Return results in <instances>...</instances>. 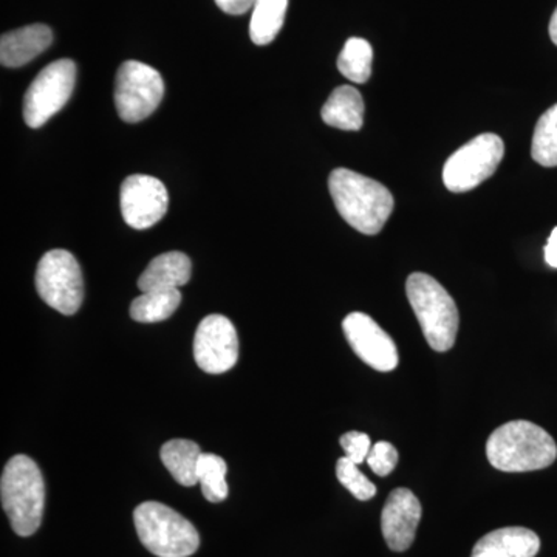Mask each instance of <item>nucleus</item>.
Returning <instances> with one entry per match:
<instances>
[{
	"mask_svg": "<svg viewBox=\"0 0 557 557\" xmlns=\"http://www.w3.org/2000/svg\"><path fill=\"white\" fill-rule=\"evenodd\" d=\"M193 274V263L185 252H164L149 263L138 278L141 293L153 289H180L188 284Z\"/></svg>",
	"mask_w": 557,
	"mask_h": 557,
	"instance_id": "16",
	"label": "nucleus"
},
{
	"mask_svg": "<svg viewBox=\"0 0 557 557\" xmlns=\"http://www.w3.org/2000/svg\"><path fill=\"white\" fill-rule=\"evenodd\" d=\"M336 478L358 500L364 502L375 497L376 486L359 471L358 465L347 457L339 458L336 463Z\"/></svg>",
	"mask_w": 557,
	"mask_h": 557,
	"instance_id": "24",
	"label": "nucleus"
},
{
	"mask_svg": "<svg viewBox=\"0 0 557 557\" xmlns=\"http://www.w3.org/2000/svg\"><path fill=\"white\" fill-rule=\"evenodd\" d=\"M0 498L17 536H33L39 530L46 507V483L33 458H11L0 480Z\"/></svg>",
	"mask_w": 557,
	"mask_h": 557,
	"instance_id": "3",
	"label": "nucleus"
},
{
	"mask_svg": "<svg viewBox=\"0 0 557 557\" xmlns=\"http://www.w3.org/2000/svg\"><path fill=\"white\" fill-rule=\"evenodd\" d=\"M339 443L348 460L357 465H361L369 457L370 449H372L369 435L364 432H347L341 437Z\"/></svg>",
	"mask_w": 557,
	"mask_h": 557,
	"instance_id": "26",
	"label": "nucleus"
},
{
	"mask_svg": "<svg viewBox=\"0 0 557 557\" xmlns=\"http://www.w3.org/2000/svg\"><path fill=\"white\" fill-rule=\"evenodd\" d=\"M288 0H256L249 22V38L256 46H269L284 27Z\"/></svg>",
	"mask_w": 557,
	"mask_h": 557,
	"instance_id": "19",
	"label": "nucleus"
},
{
	"mask_svg": "<svg viewBox=\"0 0 557 557\" xmlns=\"http://www.w3.org/2000/svg\"><path fill=\"white\" fill-rule=\"evenodd\" d=\"M486 456L498 471H539L555 463L557 446L545 429L531 421L516 420L491 434Z\"/></svg>",
	"mask_w": 557,
	"mask_h": 557,
	"instance_id": "2",
	"label": "nucleus"
},
{
	"mask_svg": "<svg viewBox=\"0 0 557 557\" xmlns=\"http://www.w3.org/2000/svg\"><path fill=\"white\" fill-rule=\"evenodd\" d=\"M364 100L359 90L354 86H341L330 95L321 116L327 126L357 132L364 124Z\"/></svg>",
	"mask_w": 557,
	"mask_h": 557,
	"instance_id": "17",
	"label": "nucleus"
},
{
	"mask_svg": "<svg viewBox=\"0 0 557 557\" xmlns=\"http://www.w3.org/2000/svg\"><path fill=\"white\" fill-rule=\"evenodd\" d=\"M531 157L541 166H557V104L539 119L531 143Z\"/></svg>",
	"mask_w": 557,
	"mask_h": 557,
	"instance_id": "23",
	"label": "nucleus"
},
{
	"mask_svg": "<svg viewBox=\"0 0 557 557\" xmlns=\"http://www.w3.org/2000/svg\"><path fill=\"white\" fill-rule=\"evenodd\" d=\"M135 530L141 544L159 557H189L199 549L196 527L159 502H145L134 511Z\"/></svg>",
	"mask_w": 557,
	"mask_h": 557,
	"instance_id": "5",
	"label": "nucleus"
},
{
	"mask_svg": "<svg viewBox=\"0 0 557 557\" xmlns=\"http://www.w3.org/2000/svg\"><path fill=\"white\" fill-rule=\"evenodd\" d=\"M197 366L211 375L228 372L239 359V338L233 322L222 314H209L194 338Z\"/></svg>",
	"mask_w": 557,
	"mask_h": 557,
	"instance_id": "10",
	"label": "nucleus"
},
{
	"mask_svg": "<svg viewBox=\"0 0 557 557\" xmlns=\"http://www.w3.org/2000/svg\"><path fill=\"white\" fill-rule=\"evenodd\" d=\"M329 189L341 218L359 233L375 236L384 228L394 211V196L376 180L358 172L335 170L330 174Z\"/></svg>",
	"mask_w": 557,
	"mask_h": 557,
	"instance_id": "1",
	"label": "nucleus"
},
{
	"mask_svg": "<svg viewBox=\"0 0 557 557\" xmlns=\"http://www.w3.org/2000/svg\"><path fill=\"white\" fill-rule=\"evenodd\" d=\"M421 520V504L416 494L406 487L392 491L383 515L381 530L392 552H406L416 541L418 523Z\"/></svg>",
	"mask_w": 557,
	"mask_h": 557,
	"instance_id": "13",
	"label": "nucleus"
},
{
	"mask_svg": "<svg viewBox=\"0 0 557 557\" xmlns=\"http://www.w3.org/2000/svg\"><path fill=\"white\" fill-rule=\"evenodd\" d=\"M75 62L60 60L51 62L36 76L24 98V120L28 127H42L72 97L76 84Z\"/></svg>",
	"mask_w": 557,
	"mask_h": 557,
	"instance_id": "9",
	"label": "nucleus"
},
{
	"mask_svg": "<svg viewBox=\"0 0 557 557\" xmlns=\"http://www.w3.org/2000/svg\"><path fill=\"white\" fill-rule=\"evenodd\" d=\"M351 350L379 372L397 369L399 357L394 339L366 313H350L343 322Z\"/></svg>",
	"mask_w": 557,
	"mask_h": 557,
	"instance_id": "12",
	"label": "nucleus"
},
{
	"mask_svg": "<svg viewBox=\"0 0 557 557\" xmlns=\"http://www.w3.org/2000/svg\"><path fill=\"white\" fill-rule=\"evenodd\" d=\"M120 205L131 228L148 230L166 215L170 194L159 178L135 174L121 185Z\"/></svg>",
	"mask_w": 557,
	"mask_h": 557,
	"instance_id": "11",
	"label": "nucleus"
},
{
	"mask_svg": "<svg viewBox=\"0 0 557 557\" xmlns=\"http://www.w3.org/2000/svg\"><path fill=\"white\" fill-rule=\"evenodd\" d=\"M504 156V139L496 134L479 135L449 157L443 182L450 193H468L493 177Z\"/></svg>",
	"mask_w": 557,
	"mask_h": 557,
	"instance_id": "7",
	"label": "nucleus"
},
{
	"mask_svg": "<svg viewBox=\"0 0 557 557\" xmlns=\"http://www.w3.org/2000/svg\"><path fill=\"white\" fill-rule=\"evenodd\" d=\"M225 460L215 454H201L197 475H199V485L205 498L211 504H220L228 497V483H226Z\"/></svg>",
	"mask_w": 557,
	"mask_h": 557,
	"instance_id": "22",
	"label": "nucleus"
},
{
	"mask_svg": "<svg viewBox=\"0 0 557 557\" xmlns=\"http://www.w3.org/2000/svg\"><path fill=\"white\" fill-rule=\"evenodd\" d=\"M368 463L380 478H386L398 463V450L387 442H379L370 449Z\"/></svg>",
	"mask_w": 557,
	"mask_h": 557,
	"instance_id": "25",
	"label": "nucleus"
},
{
	"mask_svg": "<svg viewBox=\"0 0 557 557\" xmlns=\"http://www.w3.org/2000/svg\"><path fill=\"white\" fill-rule=\"evenodd\" d=\"M53 42V32L44 24L27 25L5 33L0 39V62L3 67L16 69L39 57Z\"/></svg>",
	"mask_w": 557,
	"mask_h": 557,
	"instance_id": "14",
	"label": "nucleus"
},
{
	"mask_svg": "<svg viewBox=\"0 0 557 557\" xmlns=\"http://www.w3.org/2000/svg\"><path fill=\"white\" fill-rule=\"evenodd\" d=\"M541 549V539L522 527L500 528L480 539L471 557H534Z\"/></svg>",
	"mask_w": 557,
	"mask_h": 557,
	"instance_id": "15",
	"label": "nucleus"
},
{
	"mask_svg": "<svg viewBox=\"0 0 557 557\" xmlns=\"http://www.w3.org/2000/svg\"><path fill=\"white\" fill-rule=\"evenodd\" d=\"M161 461L180 485L194 486L199 483L197 468L201 457L200 446L190 440H171L160 450Z\"/></svg>",
	"mask_w": 557,
	"mask_h": 557,
	"instance_id": "18",
	"label": "nucleus"
},
{
	"mask_svg": "<svg viewBox=\"0 0 557 557\" xmlns=\"http://www.w3.org/2000/svg\"><path fill=\"white\" fill-rule=\"evenodd\" d=\"M36 289L51 309L72 317L84 300V278L78 260L65 249H51L39 260Z\"/></svg>",
	"mask_w": 557,
	"mask_h": 557,
	"instance_id": "6",
	"label": "nucleus"
},
{
	"mask_svg": "<svg viewBox=\"0 0 557 557\" xmlns=\"http://www.w3.org/2000/svg\"><path fill=\"white\" fill-rule=\"evenodd\" d=\"M406 293L429 346L435 351L450 350L456 344L460 322L453 296L424 273L410 274Z\"/></svg>",
	"mask_w": 557,
	"mask_h": 557,
	"instance_id": "4",
	"label": "nucleus"
},
{
	"mask_svg": "<svg viewBox=\"0 0 557 557\" xmlns=\"http://www.w3.org/2000/svg\"><path fill=\"white\" fill-rule=\"evenodd\" d=\"M373 50L366 39L350 38L338 58V69L348 81L364 84L372 75Z\"/></svg>",
	"mask_w": 557,
	"mask_h": 557,
	"instance_id": "21",
	"label": "nucleus"
},
{
	"mask_svg": "<svg viewBox=\"0 0 557 557\" xmlns=\"http://www.w3.org/2000/svg\"><path fill=\"white\" fill-rule=\"evenodd\" d=\"M182 304L180 289H153V292L141 293L132 302L131 318L137 322L152 324L171 318Z\"/></svg>",
	"mask_w": 557,
	"mask_h": 557,
	"instance_id": "20",
	"label": "nucleus"
},
{
	"mask_svg": "<svg viewBox=\"0 0 557 557\" xmlns=\"http://www.w3.org/2000/svg\"><path fill=\"white\" fill-rule=\"evenodd\" d=\"M549 38H552L553 42L557 46V9L555 13H553L552 21H549Z\"/></svg>",
	"mask_w": 557,
	"mask_h": 557,
	"instance_id": "29",
	"label": "nucleus"
},
{
	"mask_svg": "<svg viewBox=\"0 0 557 557\" xmlns=\"http://www.w3.org/2000/svg\"><path fill=\"white\" fill-rule=\"evenodd\" d=\"M545 262L553 269H557V228L553 230L545 247Z\"/></svg>",
	"mask_w": 557,
	"mask_h": 557,
	"instance_id": "28",
	"label": "nucleus"
},
{
	"mask_svg": "<svg viewBox=\"0 0 557 557\" xmlns=\"http://www.w3.org/2000/svg\"><path fill=\"white\" fill-rule=\"evenodd\" d=\"M220 10L225 11L226 14H233V16H239L245 14L247 11L252 10L256 0H215Z\"/></svg>",
	"mask_w": 557,
	"mask_h": 557,
	"instance_id": "27",
	"label": "nucleus"
},
{
	"mask_svg": "<svg viewBox=\"0 0 557 557\" xmlns=\"http://www.w3.org/2000/svg\"><path fill=\"white\" fill-rule=\"evenodd\" d=\"M164 97V81L156 69L139 61H126L116 73L115 106L120 119L139 123L149 119Z\"/></svg>",
	"mask_w": 557,
	"mask_h": 557,
	"instance_id": "8",
	"label": "nucleus"
}]
</instances>
